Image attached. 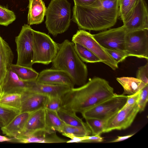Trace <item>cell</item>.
<instances>
[{
    "instance_id": "31",
    "label": "cell",
    "mask_w": 148,
    "mask_h": 148,
    "mask_svg": "<svg viewBox=\"0 0 148 148\" xmlns=\"http://www.w3.org/2000/svg\"><path fill=\"white\" fill-rule=\"evenodd\" d=\"M16 19L13 12L0 5V25L8 26Z\"/></svg>"
},
{
    "instance_id": "35",
    "label": "cell",
    "mask_w": 148,
    "mask_h": 148,
    "mask_svg": "<svg viewBox=\"0 0 148 148\" xmlns=\"http://www.w3.org/2000/svg\"><path fill=\"white\" fill-rule=\"evenodd\" d=\"M62 100L61 97H49L45 108L58 112L61 108Z\"/></svg>"
},
{
    "instance_id": "34",
    "label": "cell",
    "mask_w": 148,
    "mask_h": 148,
    "mask_svg": "<svg viewBox=\"0 0 148 148\" xmlns=\"http://www.w3.org/2000/svg\"><path fill=\"white\" fill-rule=\"evenodd\" d=\"M148 100V84H146L140 91L139 98L137 102L139 112L144 111Z\"/></svg>"
},
{
    "instance_id": "16",
    "label": "cell",
    "mask_w": 148,
    "mask_h": 148,
    "mask_svg": "<svg viewBox=\"0 0 148 148\" xmlns=\"http://www.w3.org/2000/svg\"><path fill=\"white\" fill-rule=\"evenodd\" d=\"M35 81L20 79L10 68L3 82V93L20 94L29 90Z\"/></svg>"
},
{
    "instance_id": "21",
    "label": "cell",
    "mask_w": 148,
    "mask_h": 148,
    "mask_svg": "<svg viewBox=\"0 0 148 148\" xmlns=\"http://www.w3.org/2000/svg\"><path fill=\"white\" fill-rule=\"evenodd\" d=\"M27 24H39L44 21L46 8L43 0H29Z\"/></svg>"
},
{
    "instance_id": "29",
    "label": "cell",
    "mask_w": 148,
    "mask_h": 148,
    "mask_svg": "<svg viewBox=\"0 0 148 148\" xmlns=\"http://www.w3.org/2000/svg\"><path fill=\"white\" fill-rule=\"evenodd\" d=\"M85 119L92 135H101L103 133L107 120L95 118Z\"/></svg>"
},
{
    "instance_id": "18",
    "label": "cell",
    "mask_w": 148,
    "mask_h": 148,
    "mask_svg": "<svg viewBox=\"0 0 148 148\" xmlns=\"http://www.w3.org/2000/svg\"><path fill=\"white\" fill-rule=\"evenodd\" d=\"M40 130H46L45 108L31 112L23 131L17 137Z\"/></svg>"
},
{
    "instance_id": "2",
    "label": "cell",
    "mask_w": 148,
    "mask_h": 148,
    "mask_svg": "<svg viewBox=\"0 0 148 148\" xmlns=\"http://www.w3.org/2000/svg\"><path fill=\"white\" fill-rule=\"evenodd\" d=\"M119 0H100L94 6L75 5L73 21L79 29L100 31L114 26L119 17Z\"/></svg>"
},
{
    "instance_id": "23",
    "label": "cell",
    "mask_w": 148,
    "mask_h": 148,
    "mask_svg": "<svg viewBox=\"0 0 148 148\" xmlns=\"http://www.w3.org/2000/svg\"><path fill=\"white\" fill-rule=\"evenodd\" d=\"M61 119L66 124L83 128L88 131L91 130L86 123L77 116L76 113L61 107L58 112Z\"/></svg>"
},
{
    "instance_id": "12",
    "label": "cell",
    "mask_w": 148,
    "mask_h": 148,
    "mask_svg": "<svg viewBox=\"0 0 148 148\" xmlns=\"http://www.w3.org/2000/svg\"><path fill=\"white\" fill-rule=\"evenodd\" d=\"M123 23L127 31L148 29V8L144 0L139 1Z\"/></svg>"
},
{
    "instance_id": "17",
    "label": "cell",
    "mask_w": 148,
    "mask_h": 148,
    "mask_svg": "<svg viewBox=\"0 0 148 148\" xmlns=\"http://www.w3.org/2000/svg\"><path fill=\"white\" fill-rule=\"evenodd\" d=\"M31 112H24L19 113L8 124L1 128L2 133L10 138L18 137L23 131Z\"/></svg>"
},
{
    "instance_id": "40",
    "label": "cell",
    "mask_w": 148,
    "mask_h": 148,
    "mask_svg": "<svg viewBox=\"0 0 148 148\" xmlns=\"http://www.w3.org/2000/svg\"><path fill=\"white\" fill-rule=\"evenodd\" d=\"M135 134V133L123 136H118L117 138H116L108 142L114 143L121 141L131 137L134 135Z\"/></svg>"
},
{
    "instance_id": "4",
    "label": "cell",
    "mask_w": 148,
    "mask_h": 148,
    "mask_svg": "<svg viewBox=\"0 0 148 148\" xmlns=\"http://www.w3.org/2000/svg\"><path fill=\"white\" fill-rule=\"evenodd\" d=\"M71 5L67 0H51L46 9L45 24L54 37L66 32L71 23Z\"/></svg>"
},
{
    "instance_id": "24",
    "label": "cell",
    "mask_w": 148,
    "mask_h": 148,
    "mask_svg": "<svg viewBox=\"0 0 148 148\" xmlns=\"http://www.w3.org/2000/svg\"><path fill=\"white\" fill-rule=\"evenodd\" d=\"M0 106L13 110L19 113L21 112V94L2 93L0 96Z\"/></svg>"
},
{
    "instance_id": "32",
    "label": "cell",
    "mask_w": 148,
    "mask_h": 148,
    "mask_svg": "<svg viewBox=\"0 0 148 148\" xmlns=\"http://www.w3.org/2000/svg\"><path fill=\"white\" fill-rule=\"evenodd\" d=\"M19 113L13 110L0 106V121L5 126L10 123Z\"/></svg>"
},
{
    "instance_id": "15",
    "label": "cell",
    "mask_w": 148,
    "mask_h": 148,
    "mask_svg": "<svg viewBox=\"0 0 148 148\" xmlns=\"http://www.w3.org/2000/svg\"><path fill=\"white\" fill-rule=\"evenodd\" d=\"M20 94L21 112H32L45 108L49 98L46 95L29 90Z\"/></svg>"
},
{
    "instance_id": "22",
    "label": "cell",
    "mask_w": 148,
    "mask_h": 148,
    "mask_svg": "<svg viewBox=\"0 0 148 148\" xmlns=\"http://www.w3.org/2000/svg\"><path fill=\"white\" fill-rule=\"evenodd\" d=\"M116 80L123 87V94L130 95L140 91L146 85L141 81L132 77H117Z\"/></svg>"
},
{
    "instance_id": "42",
    "label": "cell",
    "mask_w": 148,
    "mask_h": 148,
    "mask_svg": "<svg viewBox=\"0 0 148 148\" xmlns=\"http://www.w3.org/2000/svg\"><path fill=\"white\" fill-rule=\"evenodd\" d=\"M3 93L2 85L0 83V96Z\"/></svg>"
},
{
    "instance_id": "43",
    "label": "cell",
    "mask_w": 148,
    "mask_h": 148,
    "mask_svg": "<svg viewBox=\"0 0 148 148\" xmlns=\"http://www.w3.org/2000/svg\"><path fill=\"white\" fill-rule=\"evenodd\" d=\"M3 126V123L0 121V128H1V127Z\"/></svg>"
},
{
    "instance_id": "14",
    "label": "cell",
    "mask_w": 148,
    "mask_h": 148,
    "mask_svg": "<svg viewBox=\"0 0 148 148\" xmlns=\"http://www.w3.org/2000/svg\"><path fill=\"white\" fill-rule=\"evenodd\" d=\"M67 141L59 137L55 132H49L46 130H40L29 134L12 138V142L56 143H66Z\"/></svg>"
},
{
    "instance_id": "30",
    "label": "cell",
    "mask_w": 148,
    "mask_h": 148,
    "mask_svg": "<svg viewBox=\"0 0 148 148\" xmlns=\"http://www.w3.org/2000/svg\"><path fill=\"white\" fill-rule=\"evenodd\" d=\"M62 134L63 136L69 138L72 136L82 137L90 135L91 132L82 128L69 125L65 123Z\"/></svg>"
},
{
    "instance_id": "25",
    "label": "cell",
    "mask_w": 148,
    "mask_h": 148,
    "mask_svg": "<svg viewBox=\"0 0 148 148\" xmlns=\"http://www.w3.org/2000/svg\"><path fill=\"white\" fill-rule=\"evenodd\" d=\"M45 121L46 130L49 132L57 131L62 133L65 123L57 112L45 108Z\"/></svg>"
},
{
    "instance_id": "9",
    "label": "cell",
    "mask_w": 148,
    "mask_h": 148,
    "mask_svg": "<svg viewBox=\"0 0 148 148\" xmlns=\"http://www.w3.org/2000/svg\"><path fill=\"white\" fill-rule=\"evenodd\" d=\"M125 51L128 57L148 59V29L127 31Z\"/></svg>"
},
{
    "instance_id": "37",
    "label": "cell",
    "mask_w": 148,
    "mask_h": 148,
    "mask_svg": "<svg viewBox=\"0 0 148 148\" xmlns=\"http://www.w3.org/2000/svg\"><path fill=\"white\" fill-rule=\"evenodd\" d=\"M136 78L146 84H148V62L140 67L136 74Z\"/></svg>"
},
{
    "instance_id": "39",
    "label": "cell",
    "mask_w": 148,
    "mask_h": 148,
    "mask_svg": "<svg viewBox=\"0 0 148 148\" xmlns=\"http://www.w3.org/2000/svg\"><path fill=\"white\" fill-rule=\"evenodd\" d=\"M75 5L82 6H93L99 0H73Z\"/></svg>"
},
{
    "instance_id": "13",
    "label": "cell",
    "mask_w": 148,
    "mask_h": 148,
    "mask_svg": "<svg viewBox=\"0 0 148 148\" xmlns=\"http://www.w3.org/2000/svg\"><path fill=\"white\" fill-rule=\"evenodd\" d=\"M36 82L40 83L68 86L71 88L75 85L71 77L66 72L51 68L43 70L39 73Z\"/></svg>"
},
{
    "instance_id": "10",
    "label": "cell",
    "mask_w": 148,
    "mask_h": 148,
    "mask_svg": "<svg viewBox=\"0 0 148 148\" xmlns=\"http://www.w3.org/2000/svg\"><path fill=\"white\" fill-rule=\"evenodd\" d=\"M139 112L137 103L134 105L122 108L107 120L103 133L127 129L131 125Z\"/></svg>"
},
{
    "instance_id": "8",
    "label": "cell",
    "mask_w": 148,
    "mask_h": 148,
    "mask_svg": "<svg viewBox=\"0 0 148 148\" xmlns=\"http://www.w3.org/2000/svg\"><path fill=\"white\" fill-rule=\"evenodd\" d=\"M72 42L85 47L101 60V62L115 70L118 69V63L106 52L104 48L96 40L92 34L83 29H79L74 34Z\"/></svg>"
},
{
    "instance_id": "1",
    "label": "cell",
    "mask_w": 148,
    "mask_h": 148,
    "mask_svg": "<svg viewBox=\"0 0 148 148\" xmlns=\"http://www.w3.org/2000/svg\"><path fill=\"white\" fill-rule=\"evenodd\" d=\"M115 94L108 81L95 77L79 87L71 88L62 96L61 107L82 113Z\"/></svg>"
},
{
    "instance_id": "36",
    "label": "cell",
    "mask_w": 148,
    "mask_h": 148,
    "mask_svg": "<svg viewBox=\"0 0 148 148\" xmlns=\"http://www.w3.org/2000/svg\"><path fill=\"white\" fill-rule=\"evenodd\" d=\"M104 138L100 135H92L82 137H77V143H100L103 141Z\"/></svg>"
},
{
    "instance_id": "44",
    "label": "cell",
    "mask_w": 148,
    "mask_h": 148,
    "mask_svg": "<svg viewBox=\"0 0 148 148\" xmlns=\"http://www.w3.org/2000/svg\"></svg>"
},
{
    "instance_id": "38",
    "label": "cell",
    "mask_w": 148,
    "mask_h": 148,
    "mask_svg": "<svg viewBox=\"0 0 148 148\" xmlns=\"http://www.w3.org/2000/svg\"><path fill=\"white\" fill-rule=\"evenodd\" d=\"M140 93V91L134 94L127 95V98L126 101L122 108L133 106L137 103Z\"/></svg>"
},
{
    "instance_id": "26",
    "label": "cell",
    "mask_w": 148,
    "mask_h": 148,
    "mask_svg": "<svg viewBox=\"0 0 148 148\" xmlns=\"http://www.w3.org/2000/svg\"><path fill=\"white\" fill-rule=\"evenodd\" d=\"M10 68L21 79L26 81H36L39 73L32 68L12 64Z\"/></svg>"
},
{
    "instance_id": "33",
    "label": "cell",
    "mask_w": 148,
    "mask_h": 148,
    "mask_svg": "<svg viewBox=\"0 0 148 148\" xmlns=\"http://www.w3.org/2000/svg\"><path fill=\"white\" fill-rule=\"evenodd\" d=\"M103 48L106 52L118 64L128 57L125 51Z\"/></svg>"
},
{
    "instance_id": "20",
    "label": "cell",
    "mask_w": 148,
    "mask_h": 148,
    "mask_svg": "<svg viewBox=\"0 0 148 148\" xmlns=\"http://www.w3.org/2000/svg\"><path fill=\"white\" fill-rule=\"evenodd\" d=\"M14 55L8 43L0 37V83L3 85L6 74L12 64Z\"/></svg>"
},
{
    "instance_id": "3",
    "label": "cell",
    "mask_w": 148,
    "mask_h": 148,
    "mask_svg": "<svg viewBox=\"0 0 148 148\" xmlns=\"http://www.w3.org/2000/svg\"><path fill=\"white\" fill-rule=\"evenodd\" d=\"M56 55L52 62V68L63 71L68 74L74 84L81 86L87 82L88 71L86 65L77 54L74 43L65 40L58 44Z\"/></svg>"
},
{
    "instance_id": "41",
    "label": "cell",
    "mask_w": 148,
    "mask_h": 148,
    "mask_svg": "<svg viewBox=\"0 0 148 148\" xmlns=\"http://www.w3.org/2000/svg\"><path fill=\"white\" fill-rule=\"evenodd\" d=\"M12 138H8L5 136L0 135V142H11Z\"/></svg>"
},
{
    "instance_id": "11",
    "label": "cell",
    "mask_w": 148,
    "mask_h": 148,
    "mask_svg": "<svg viewBox=\"0 0 148 148\" xmlns=\"http://www.w3.org/2000/svg\"><path fill=\"white\" fill-rule=\"evenodd\" d=\"M127 32L123 26L92 34L103 48L125 51V37Z\"/></svg>"
},
{
    "instance_id": "45",
    "label": "cell",
    "mask_w": 148,
    "mask_h": 148,
    "mask_svg": "<svg viewBox=\"0 0 148 148\" xmlns=\"http://www.w3.org/2000/svg\"></svg>"
},
{
    "instance_id": "27",
    "label": "cell",
    "mask_w": 148,
    "mask_h": 148,
    "mask_svg": "<svg viewBox=\"0 0 148 148\" xmlns=\"http://www.w3.org/2000/svg\"><path fill=\"white\" fill-rule=\"evenodd\" d=\"M140 0H119V16L124 22Z\"/></svg>"
},
{
    "instance_id": "19",
    "label": "cell",
    "mask_w": 148,
    "mask_h": 148,
    "mask_svg": "<svg viewBox=\"0 0 148 148\" xmlns=\"http://www.w3.org/2000/svg\"><path fill=\"white\" fill-rule=\"evenodd\" d=\"M71 88L68 86L44 84L37 82L36 81L29 90L39 93L49 97H61Z\"/></svg>"
},
{
    "instance_id": "6",
    "label": "cell",
    "mask_w": 148,
    "mask_h": 148,
    "mask_svg": "<svg viewBox=\"0 0 148 148\" xmlns=\"http://www.w3.org/2000/svg\"><path fill=\"white\" fill-rule=\"evenodd\" d=\"M33 30L30 25L25 24L15 38L17 53L16 65L32 68L34 64Z\"/></svg>"
},
{
    "instance_id": "7",
    "label": "cell",
    "mask_w": 148,
    "mask_h": 148,
    "mask_svg": "<svg viewBox=\"0 0 148 148\" xmlns=\"http://www.w3.org/2000/svg\"><path fill=\"white\" fill-rule=\"evenodd\" d=\"M127 98V95L116 94L81 114L85 119L95 118L107 120L123 108Z\"/></svg>"
},
{
    "instance_id": "5",
    "label": "cell",
    "mask_w": 148,
    "mask_h": 148,
    "mask_svg": "<svg viewBox=\"0 0 148 148\" xmlns=\"http://www.w3.org/2000/svg\"><path fill=\"white\" fill-rule=\"evenodd\" d=\"M34 64L48 65L52 62L58 49V43L46 34L33 29Z\"/></svg>"
},
{
    "instance_id": "28",
    "label": "cell",
    "mask_w": 148,
    "mask_h": 148,
    "mask_svg": "<svg viewBox=\"0 0 148 148\" xmlns=\"http://www.w3.org/2000/svg\"><path fill=\"white\" fill-rule=\"evenodd\" d=\"M75 51L80 59L87 63L101 62L97 56L87 48L77 43H74Z\"/></svg>"
}]
</instances>
